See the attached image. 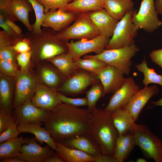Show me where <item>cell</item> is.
<instances>
[{"mask_svg": "<svg viewBox=\"0 0 162 162\" xmlns=\"http://www.w3.org/2000/svg\"><path fill=\"white\" fill-rule=\"evenodd\" d=\"M49 111L44 123L55 141L61 142L77 135L88 134L92 111L62 102Z\"/></svg>", "mask_w": 162, "mask_h": 162, "instance_id": "1", "label": "cell"}, {"mask_svg": "<svg viewBox=\"0 0 162 162\" xmlns=\"http://www.w3.org/2000/svg\"><path fill=\"white\" fill-rule=\"evenodd\" d=\"M92 111L88 134L102 154L113 156L118 134L113 123L111 112L97 108Z\"/></svg>", "mask_w": 162, "mask_h": 162, "instance_id": "2", "label": "cell"}, {"mask_svg": "<svg viewBox=\"0 0 162 162\" xmlns=\"http://www.w3.org/2000/svg\"><path fill=\"white\" fill-rule=\"evenodd\" d=\"M139 50L134 43L119 48L105 49L101 53L95 55H86L83 58H93L101 61L107 65L117 68L124 74L128 75L130 71L131 59Z\"/></svg>", "mask_w": 162, "mask_h": 162, "instance_id": "3", "label": "cell"}, {"mask_svg": "<svg viewBox=\"0 0 162 162\" xmlns=\"http://www.w3.org/2000/svg\"><path fill=\"white\" fill-rule=\"evenodd\" d=\"M131 133L136 145L147 157L156 162H162V142L146 126L135 123Z\"/></svg>", "mask_w": 162, "mask_h": 162, "instance_id": "4", "label": "cell"}, {"mask_svg": "<svg viewBox=\"0 0 162 162\" xmlns=\"http://www.w3.org/2000/svg\"><path fill=\"white\" fill-rule=\"evenodd\" d=\"M99 35L88 12H85L79 13L71 25L54 35L56 39L65 42L70 39H91Z\"/></svg>", "mask_w": 162, "mask_h": 162, "instance_id": "5", "label": "cell"}, {"mask_svg": "<svg viewBox=\"0 0 162 162\" xmlns=\"http://www.w3.org/2000/svg\"><path fill=\"white\" fill-rule=\"evenodd\" d=\"M133 10L128 12L118 21L105 49L119 48L134 43V39L139 29L132 20Z\"/></svg>", "mask_w": 162, "mask_h": 162, "instance_id": "6", "label": "cell"}, {"mask_svg": "<svg viewBox=\"0 0 162 162\" xmlns=\"http://www.w3.org/2000/svg\"><path fill=\"white\" fill-rule=\"evenodd\" d=\"M156 12L154 0H142L139 10H134L132 20L139 29L148 32H152L162 25Z\"/></svg>", "mask_w": 162, "mask_h": 162, "instance_id": "7", "label": "cell"}, {"mask_svg": "<svg viewBox=\"0 0 162 162\" xmlns=\"http://www.w3.org/2000/svg\"><path fill=\"white\" fill-rule=\"evenodd\" d=\"M110 38L100 34L91 39H82L76 41L71 40L64 43L74 61L90 52L101 53L106 49Z\"/></svg>", "mask_w": 162, "mask_h": 162, "instance_id": "8", "label": "cell"}, {"mask_svg": "<svg viewBox=\"0 0 162 162\" xmlns=\"http://www.w3.org/2000/svg\"><path fill=\"white\" fill-rule=\"evenodd\" d=\"M34 33L35 35L33 37L38 47L37 54L40 59H48L67 52L66 47H65L62 42L56 39L54 34L42 31L40 33Z\"/></svg>", "mask_w": 162, "mask_h": 162, "instance_id": "9", "label": "cell"}, {"mask_svg": "<svg viewBox=\"0 0 162 162\" xmlns=\"http://www.w3.org/2000/svg\"><path fill=\"white\" fill-rule=\"evenodd\" d=\"M98 80L96 74L80 69L67 78L58 90L67 94H76Z\"/></svg>", "mask_w": 162, "mask_h": 162, "instance_id": "10", "label": "cell"}, {"mask_svg": "<svg viewBox=\"0 0 162 162\" xmlns=\"http://www.w3.org/2000/svg\"><path fill=\"white\" fill-rule=\"evenodd\" d=\"M49 112L38 107L29 100L17 107L14 118L17 125L22 123L40 124L46 120Z\"/></svg>", "mask_w": 162, "mask_h": 162, "instance_id": "11", "label": "cell"}, {"mask_svg": "<svg viewBox=\"0 0 162 162\" xmlns=\"http://www.w3.org/2000/svg\"><path fill=\"white\" fill-rule=\"evenodd\" d=\"M158 92V88L155 85L145 86L142 89H139L122 109L128 113L135 122L148 100Z\"/></svg>", "mask_w": 162, "mask_h": 162, "instance_id": "12", "label": "cell"}, {"mask_svg": "<svg viewBox=\"0 0 162 162\" xmlns=\"http://www.w3.org/2000/svg\"><path fill=\"white\" fill-rule=\"evenodd\" d=\"M139 89V86L132 77L125 78L122 85L111 97L104 110L112 112L117 109L122 108Z\"/></svg>", "mask_w": 162, "mask_h": 162, "instance_id": "13", "label": "cell"}, {"mask_svg": "<svg viewBox=\"0 0 162 162\" xmlns=\"http://www.w3.org/2000/svg\"><path fill=\"white\" fill-rule=\"evenodd\" d=\"M37 86L34 79L30 74L24 71L17 73L14 106L17 107L31 100L34 94Z\"/></svg>", "mask_w": 162, "mask_h": 162, "instance_id": "14", "label": "cell"}, {"mask_svg": "<svg viewBox=\"0 0 162 162\" xmlns=\"http://www.w3.org/2000/svg\"><path fill=\"white\" fill-rule=\"evenodd\" d=\"M104 90V96L114 93L124 83V74L117 68L107 65L96 74Z\"/></svg>", "mask_w": 162, "mask_h": 162, "instance_id": "15", "label": "cell"}, {"mask_svg": "<svg viewBox=\"0 0 162 162\" xmlns=\"http://www.w3.org/2000/svg\"><path fill=\"white\" fill-rule=\"evenodd\" d=\"M54 151L40 146L33 139H29L22 146L17 157L25 162H44L54 155Z\"/></svg>", "mask_w": 162, "mask_h": 162, "instance_id": "16", "label": "cell"}, {"mask_svg": "<svg viewBox=\"0 0 162 162\" xmlns=\"http://www.w3.org/2000/svg\"><path fill=\"white\" fill-rule=\"evenodd\" d=\"M76 16V13L62 9L50 11L44 13L42 26L60 32L68 27Z\"/></svg>", "mask_w": 162, "mask_h": 162, "instance_id": "17", "label": "cell"}, {"mask_svg": "<svg viewBox=\"0 0 162 162\" xmlns=\"http://www.w3.org/2000/svg\"><path fill=\"white\" fill-rule=\"evenodd\" d=\"M88 13L100 34L110 38L118 21L113 18L104 8Z\"/></svg>", "mask_w": 162, "mask_h": 162, "instance_id": "18", "label": "cell"}, {"mask_svg": "<svg viewBox=\"0 0 162 162\" xmlns=\"http://www.w3.org/2000/svg\"><path fill=\"white\" fill-rule=\"evenodd\" d=\"M32 101L38 107L50 111L62 103L58 99L57 93L43 85H37Z\"/></svg>", "mask_w": 162, "mask_h": 162, "instance_id": "19", "label": "cell"}, {"mask_svg": "<svg viewBox=\"0 0 162 162\" xmlns=\"http://www.w3.org/2000/svg\"><path fill=\"white\" fill-rule=\"evenodd\" d=\"M61 142L67 146L82 151L94 157L101 154L98 146L89 134L77 135Z\"/></svg>", "mask_w": 162, "mask_h": 162, "instance_id": "20", "label": "cell"}, {"mask_svg": "<svg viewBox=\"0 0 162 162\" xmlns=\"http://www.w3.org/2000/svg\"><path fill=\"white\" fill-rule=\"evenodd\" d=\"M17 127L20 133L32 134L40 142L46 143L51 149L57 152L58 148L56 141L48 130L45 127H42L40 124L22 123L17 125Z\"/></svg>", "mask_w": 162, "mask_h": 162, "instance_id": "21", "label": "cell"}, {"mask_svg": "<svg viewBox=\"0 0 162 162\" xmlns=\"http://www.w3.org/2000/svg\"><path fill=\"white\" fill-rule=\"evenodd\" d=\"M136 145L131 133L118 136L116 141L113 157L117 162H123Z\"/></svg>", "mask_w": 162, "mask_h": 162, "instance_id": "22", "label": "cell"}, {"mask_svg": "<svg viewBox=\"0 0 162 162\" xmlns=\"http://www.w3.org/2000/svg\"><path fill=\"white\" fill-rule=\"evenodd\" d=\"M57 153L66 162H93L94 157L83 151L56 141Z\"/></svg>", "mask_w": 162, "mask_h": 162, "instance_id": "23", "label": "cell"}, {"mask_svg": "<svg viewBox=\"0 0 162 162\" xmlns=\"http://www.w3.org/2000/svg\"><path fill=\"white\" fill-rule=\"evenodd\" d=\"M48 60L67 78L80 70L75 64L73 57L69 51Z\"/></svg>", "mask_w": 162, "mask_h": 162, "instance_id": "24", "label": "cell"}, {"mask_svg": "<svg viewBox=\"0 0 162 162\" xmlns=\"http://www.w3.org/2000/svg\"><path fill=\"white\" fill-rule=\"evenodd\" d=\"M134 5L132 0H104V8L113 18L119 21L133 9Z\"/></svg>", "mask_w": 162, "mask_h": 162, "instance_id": "25", "label": "cell"}, {"mask_svg": "<svg viewBox=\"0 0 162 162\" xmlns=\"http://www.w3.org/2000/svg\"><path fill=\"white\" fill-rule=\"evenodd\" d=\"M111 112L118 136L131 133L135 122L128 113L122 108L117 109Z\"/></svg>", "mask_w": 162, "mask_h": 162, "instance_id": "26", "label": "cell"}, {"mask_svg": "<svg viewBox=\"0 0 162 162\" xmlns=\"http://www.w3.org/2000/svg\"><path fill=\"white\" fill-rule=\"evenodd\" d=\"M11 8L12 13L30 32H32L33 26L30 24L29 14L33 8L27 0H12Z\"/></svg>", "mask_w": 162, "mask_h": 162, "instance_id": "27", "label": "cell"}, {"mask_svg": "<svg viewBox=\"0 0 162 162\" xmlns=\"http://www.w3.org/2000/svg\"><path fill=\"white\" fill-rule=\"evenodd\" d=\"M104 0H73L69 3L64 10L75 13L88 12L104 8Z\"/></svg>", "mask_w": 162, "mask_h": 162, "instance_id": "28", "label": "cell"}, {"mask_svg": "<svg viewBox=\"0 0 162 162\" xmlns=\"http://www.w3.org/2000/svg\"><path fill=\"white\" fill-rule=\"evenodd\" d=\"M29 139L17 137L7 140L0 144V160L9 158L17 157L22 145Z\"/></svg>", "mask_w": 162, "mask_h": 162, "instance_id": "29", "label": "cell"}, {"mask_svg": "<svg viewBox=\"0 0 162 162\" xmlns=\"http://www.w3.org/2000/svg\"><path fill=\"white\" fill-rule=\"evenodd\" d=\"M135 67L144 75L142 82L145 86H148L151 83L158 84L162 86V74H158L154 69L149 68L145 58L141 63L136 64Z\"/></svg>", "mask_w": 162, "mask_h": 162, "instance_id": "30", "label": "cell"}, {"mask_svg": "<svg viewBox=\"0 0 162 162\" xmlns=\"http://www.w3.org/2000/svg\"><path fill=\"white\" fill-rule=\"evenodd\" d=\"M13 38L8 34L4 31L0 32V58L1 59L8 61L14 63L15 51L10 45Z\"/></svg>", "mask_w": 162, "mask_h": 162, "instance_id": "31", "label": "cell"}, {"mask_svg": "<svg viewBox=\"0 0 162 162\" xmlns=\"http://www.w3.org/2000/svg\"><path fill=\"white\" fill-rule=\"evenodd\" d=\"M0 98L1 109L10 112L11 99L10 83L8 79L1 76L0 79Z\"/></svg>", "mask_w": 162, "mask_h": 162, "instance_id": "32", "label": "cell"}, {"mask_svg": "<svg viewBox=\"0 0 162 162\" xmlns=\"http://www.w3.org/2000/svg\"><path fill=\"white\" fill-rule=\"evenodd\" d=\"M74 62L80 69L95 74L107 65L101 61L91 58H80L75 60Z\"/></svg>", "mask_w": 162, "mask_h": 162, "instance_id": "33", "label": "cell"}, {"mask_svg": "<svg viewBox=\"0 0 162 162\" xmlns=\"http://www.w3.org/2000/svg\"><path fill=\"white\" fill-rule=\"evenodd\" d=\"M92 85L91 88L86 92V97L88 102L87 108L92 111L97 108V103L101 98L104 96V93L101 83L97 82Z\"/></svg>", "mask_w": 162, "mask_h": 162, "instance_id": "34", "label": "cell"}, {"mask_svg": "<svg viewBox=\"0 0 162 162\" xmlns=\"http://www.w3.org/2000/svg\"><path fill=\"white\" fill-rule=\"evenodd\" d=\"M31 4L34 10L36 20L32 26V32L34 33H40L42 32L41 28L44 15V8L43 5L39 3L37 0H27Z\"/></svg>", "mask_w": 162, "mask_h": 162, "instance_id": "35", "label": "cell"}, {"mask_svg": "<svg viewBox=\"0 0 162 162\" xmlns=\"http://www.w3.org/2000/svg\"><path fill=\"white\" fill-rule=\"evenodd\" d=\"M40 75L44 82L48 86L55 88L60 82L59 75L54 70L49 68L45 67L41 70Z\"/></svg>", "mask_w": 162, "mask_h": 162, "instance_id": "36", "label": "cell"}, {"mask_svg": "<svg viewBox=\"0 0 162 162\" xmlns=\"http://www.w3.org/2000/svg\"><path fill=\"white\" fill-rule=\"evenodd\" d=\"M73 0H37L43 5L44 13L58 9L64 10L67 5Z\"/></svg>", "mask_w": 162, "mask_h": 162, "instance_id": "37", "label": "cell"}, {"mask_svg": "<svg viewBox=\"0 0 162 162\" xmlns=\"http://www.w3.org/2000/svg\"><path fill=\"white\" fill-rule=\"evenodd\" d=\"M58 99L63 103L72 106L80 107L87 106L88 102L86 97L83 98H71L60 93H57Z\"/></svg>", "mask_w": 162, "mask_h": 162, "instance_id": "38", "label": "cell"}, {"mask_svg": "<svg viewBox=\"0 0 162 162\" xmlns=\"http://www.w3.org/2000/svg\"><path fill=\"white\" fill-rule=\"evenodd\" d=\"M16 123L14 117L10 112L2 109L0 111V134Z\"/></svg>", "mask_w": 162, "mask_h": 162, "instance_id": "39", "label": "cell"}, {"mask_svg": "<svg viewBox=\"0 0 162 162\" xmlns=\"http://www.w3.org/2000/svg\"><path fill=\"white\" fill-rule=\"evenodd\" d=\"M12 0H0V14L6 19L13 22L17 20L11 10Z\"/></svg>", "mask_w": 162, "mask_h": 162, "instance_id": "40", "label": "cell"}, {"mask_svg": "<svg viewBox=\"0 0 162 162\" xmlns=\"http://www.w3.org/2000/svg\"><path fill=\"white\" fill-rule=\"evenodd\" d=\"M20 133L17 125L15 123L0 134V143L16 138Z\"/></svg>", "mask_w": 162, "mask_h": 162, "instance_id": "41", "label": "cell"}, {"mask_svg": "<svg viewBox=\"0 0 162 162\" xmlns=\"http://www.w3.org/2000/svg\"><path fill=\"white\" fill-rule=\"evenodd\" d=\"M0 68L1 72L9 76H15L17 73L14 63L9 61L0 59Z\"/></svg>", "mask_w": 162, "mask_h": 162, "instance_id": "42", "label": "cell"}, {"mask_svg": "<svg viewBox=\"0 0 162 162\" xmlns=\"http://www.w3.org/2000/svg\"><path fill=\"white\" fill-rule=\"evenodd\" d=\"M32 51L20 53L16 57V60L21 70H25L27 68L32 56Z\"/></svg>", "mask_w": 162, "mask_h": 162, "instance_id": "43", "label": "cell"}, {"mask_svg": "<svg viewBox=\"0 0 162 162\" xmlns=\"http://www.w3.org/2000/svg\"><path fill=\"white\" fill-rule=\"evenodd\" d=\"M13 49L19 53L31 51L29 40L26 39L19 40L13 46Z\"/></svg>", "mask_w": 162, "mask_h": 162, "instance_id": "44", "label": "cell"}, {"mask_svg": "<svg viewBox=\"0 0 162 162\" xmlns=\"http://www.w3.org/2000/svg\"><path fill=\"white\" fill-rule=\"evenodd\" d=\"M0 26L7 34L13 38L16 39L17 38L20 37V35L17 34L7 23L4 17L1 14Z\"/></svg>", "mask_w": 162, "mask_h": 162, "instance_id": "45", "label": "cell"}, {"mask_svg": "<svg viewBox=\"0 0 162 162\" xmlns=\"http://www.w3.org/2000/svg\"><path fill=\"white\" fill-rule=\"evenodd\" d=\"M152 61L162 68V48L155 50L149 54Z\"/></svg>", "mask_w": 162, "mask_h": 162, "instance_id": "46", "label": "cell"}, {"mask_svg": "<svg viewBox=\"0 0 162 162\" xmlns=\"http://www.w3.org/2000/svg\"><path fill=\"white\" fill-rule=\"evenodd\" d=\"M93 162H117L113 156L100 154L94 157Z\"/></svg>", "mask_w": 162, "mask_h": 162, "instance_id": "47", "label": "cell"}, {"mask_svg": "<svg viewBox=\"0 0 162 162\" xmlns=\"http://www.w3.org/2000/svg\"><path fill=\"white\" fill-rule=\"evenodd\" d=\"M8 25L18 35H20L22 33L21 29L14 22L8 19H5Z\"/></svg>", "mask_w": 162, "mask_h": 162, "instance_id": "48", "label": "cell"}, {"mask_svg": "<svg viewBox=\"0 0 162 162\" xmlns=\"http://www.w3.org/2000/svg\"><path fill=\"white\" fill-rule=\"evenodd\" d=\"M63 159L58 154V153L56 155L49 158L45 160L44 162H64Z\"/></svg>", "mask_w": 162, "mask_h": 162, "instance_id": "49", "label": "cell"}, {"mask_svg": "<svg viewBox=\"0 0 162 162\" xmlns=\"http://www.w3.org/2000/svg\"><path fill=\"white\" fill-rule=\"evenodd\" d=\"M0 162H25L18 157H14L0 160Z\"/></svg>", "mask_w": 162, "mask_h": 162, "instance_id": "50", "label": "cell"}, {"mask_svg": "<svg viewBox=\"0 0 162 162\" xmlns=\"http://www.w3.org/2000/svg\"><path fill=\"white\" fill-rule=\"evenodd\" d=\"M154 5L157 13L162 14V0H155L154 1Z\"/></svg>", "mask_w": 162, "mask_h": 162, "instance_id": "51", "label": "cell"}, {"mask_svg": "<svg viewBox=\"0 0 162 162\" xmlns=\"http://www.w3.org/2000/svg\"><path fill=\"white\" fill-rule=\"evenodd\" d=\"M150 103L152 105V107L157 106H162V98L158 100L152 101Z\"/></svg>", "mask_w": 162, "mask_h": 162, "instance_id": "52", "label": "cell"}, {"mask_svg": "<svg viewBox=\"0 0 162 162\" xmlns=\"http://www.w3.org/2000/svg\"><path fill=\"white\" fill-rule=\"evenodd\" d=\"M137 162H146L147 160L144 158H139L136 160Z\"/></svg>", "mask_w": 162, "mask_h": 162, "instance_id": "53", "label": "cell"}]
</instances>
